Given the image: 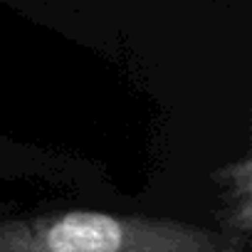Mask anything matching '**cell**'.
Wrapping results in <instances>:
<instances>
[{"label": "cell", "mask_w": 252, "mask_h": 252, "mask_svg": "<svg viewBox=\"0 0 252 252\" xmlns=\"http://www.w3.org/2000/svg\"><path fill=\"white\" fill-rule=\"evenodd\" d=\"M0 252H245V245L173 218L52 210L0 218Z\"/></svg>", "instance_id": "cell-1"}]
</instances>
